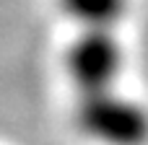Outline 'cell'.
<instances>
[{"label":"cell","instance_id":"3","mask_svg":"<svg viewBox=\"0 0 148 145\" xmlns=\"http://www.w3.org/2000/svg\"><path fill=\"white\" fill-rule=\"evenodd\" d=\"M60 8L75 29H120L130 0H60Z\"/></svg>","mask_w":148,"mask_h":145},{"label":"cell","instance_id":"2","mask_svg":"<svg viewBox=\"0 0 148 145\" xmlns=\"http://www.w3.org/2000/svg\"><path fill=\"white\" fill-rule=\"evenodd\" d=\"M73 122L94 145H148V109L122 88L75 99Z\"/></svg>","mask_w":148,"mask_h":145},{"label":"cell","instance_id":"1","mask_svg":"<svg viewBox=\"0 0 148 145\" xmlns=\"http://www.w3.org/2000/svg\"><path fill=\"white\" fill-rule=\"evenodd\" d=\"M73 99L104 96L120 91L125 70V47L120 29H78L62 54Z\"/></svg>","mask_w":148,"mask_h":145}]
</instances>
